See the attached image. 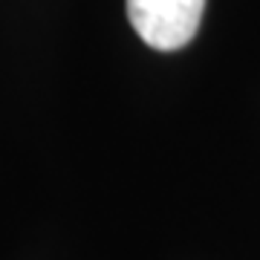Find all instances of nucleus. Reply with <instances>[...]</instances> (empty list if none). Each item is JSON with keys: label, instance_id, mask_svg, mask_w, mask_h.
<instances>
[{"label": "nucleus", "instance_id": "obj_1", "mask_svg": "<svg viewBox=\"0 0 260 260\" xmlns=\"http://www.w3.org/2000/svg\"><path fill=\"white\" fill-rule=\"evenodd\" d=\"M205 0H127V18L136 35L153 49L174 52L194 41Z\"/></svg>", "mask_w": 260, "mask_h": 260}]
</instances>
